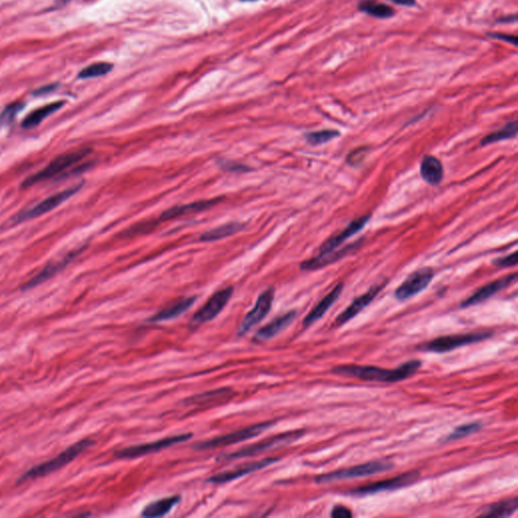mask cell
<instances>
[{
    "mask_svg": "<svg viewBox=\"0 0 518 518\" xmlns=\"http://www.w3.org/2000/svg\"><path fill=\"white\" fill-rule=\"evenodd\" d=\"M422 366L418 360H409L397 369L377 368L372 366H340L332 369V373L342 377H355L368 382L396 383L412 377Z\"/></svg>",
    "mask_w": 518,
    "mask_h": 518,
    "instance_id": "6da1fadb",
    "label": "cell"
},
{
    "mask_svg": "<svg viewBox=\"0 0 518 518\" xmlns=\"http://www.w3.org/2000/svg\"><path fill=\"white\" fill-rule=\"evenodd\" d=\"M94 444V440L86 438V439H82L81 442L72 444V446H69L67 450H65L64 452H62L57 457H54V459H50L46 463L40 464V465L32 468L27 473L21 475L19 483L34 480V479L47 476V475L52 474L55 470L61 469V468L70 464L71 462L74 461L82 452H84L86 448H90Z\"/></svg>",
    "mask_w": 518,
    "mask_h": 518,
    "instance_id": "7a4b0ae2",
    "label": "cell"
},
{
    "mask_svg": "<svg viewBox=\"0 0 518 518\" xmlns=\"http://www.w3.org/2000/svg\"><path fill=\"white\" fill-rule=\"evenodd\" d=\"M92 152L90 149H81V150L72 151V152L64 153V154L60 155V156L56 157L53 161L50 162L48 165L41 170V172H37L34 176H30L23 181L21 187L23 189H27V187H31L32 185H38V183H44V181L56 178V176H60L62 172H66L71 166L75 165V164L81 162L84 157L87 156L90 153Z\"/></svg>",
    "mask_w": 518,
    "mask_h": 518,
    "instance_id": "3957f363",
    "label": "cell"
},
{
    "mask_svg": "<svg viewBox=\"0 0 518 518\" xmlns=\"http://www.w3.org/2000/svg\"><path fill=\"white\" fill-rule=\"evenodd\" d=\"M393 467H394V465L388 461L370 462V463L355 466V467L349 468V469L335 470V472L320 475L315 479V482L317 484L322 485L338 482V481L362 478V477H370L388 472V470L393 469Z\"/></svg>",
    "mask_w": 518,
    "mask_h": 518,
    "instance_id": "277c9868",
    "label": "cell"
},
{
    "mask_svg": "<svg viewBox=\"0 0 518 518\" xmlns=\"http://www.w3.org/2000/svg\"><path fill=\"white\" fill-rule=\"evenodd\" d=\"M306 431H289V433H282V435H276L267 439L261 440V442H256V444L244 448L242 450H237V452L228 453V455H222L219 459H224V461H233V459H244V457H253V455H259V453L267 452V450H273L276 448H280V446H287L291 442H295L296 440L300 439Z\"/></svg>",
    "mask_w": 518,
    "mask_h": 518,
    "instance_id": "5b68a950",
    "label": "cell"
},
{
    "mask_svg": "<svg viewBox=\"0 0 518 518\" xmlns=\"http://www.w3.org/2000/svg\"><path fill=\"white\" fill-rule=\"evenodd\" d=\"M276 423L271 422V421L258 423V424L246 427V428L234 431V433H229V435H223V437L211 438L210 440L198 442V444L194 446V448L198 450H206L232 446V444H239V442H243L245 440L258 437V435L265 433V431H267V429L271 428Z\"/></svg>",
    "mask_w": 518,
    "mask_h": 518,
    "instance_id": "8992f818",
    "label": "cell"
},
{
    "mask_svg": "<svg viewBox=\"0 0 518 518\" xmlns=\"http://www.w3.org/2000/svg\"><path fill=\"white\" fill-rule=\"evenodd\" d=\"M489 332H476V333L453 334V335L442 336L431 342L422 345V351L429 353H444L455 351L459 347L467 346L474 343L481 342L491 338Z\"/></svg>",
    "mask_w": 518,
    "mask_h": 518,
    "instance_id": "52a82bcc",
    "label": "cell"
},
{
    "mask_svg": "<svg viewBox=\"0 0 518 518\" xmlns=\"http://www.w3.org/2000/svg\"><path fill=\"white\" fill-rule=\"evenodd\" d=\"M191 437H193L191 433H183V435L162 438V439L148 442V444L129 446V448L116 450L114 457L121 459H132L145 457V455H151V453H158L162 450H165V448H172L176 444H181V442H187V440L191 439Z\"/></svg>",
    "mask_w": 518,
    "mask_h": 518,
    "instance_id": "ba28073f",
    "label": "cell"
},
{
    "mask_svg": "<svg viewBox=\"0 0 518 518\" xmlns=\"http://www.w3.org/2000/svg\"><path fill=\"white\" fill-rule=\"evenodd\" d=\"M420 478V473L418 470H410L404 474L399 475L388 480L380 481L373 484L362 486L358 489L349 492V495L368 496L384 491H394V490L402 489L408 486L417 482Z\"/></svg>",
    "mask_w": 518,
    "mask_h": 518,
    "instance_id": "9c48e42d",
    "label": "cell"
},
{
    "mask_svg": "<svg viewBox=\"0 0 518 518\" xmlns=\"http://www.w3.org/2000/svg\"><path fill=\"white\" fill-rule=\"evenodd\" d=\"M233 291L234 288L228 287L214 293L207 303L194 315L191 325L198 327L215 319L226 307L229 300L232 297Z\"/></svg>",
    "mask_w": 518,
    "mask_h": 518,
    "instance_id": "30bf717a",
    "label": "cell"
},
{
    "mask_svg": "<svg viewBox=\"0 0 518 518\" xmlns=\"http://www.w3.org/2000/svg\"><path fill=\"white\" fill-rule=\"evenodd\" d=\"M275 299V290L273 288L267 289L259 295L256 300L253 309L244 317L242 322L239 326L237 335L239 338L245 335L254 326L260 323L265 317L269 315Z\"/></svg>",
    "mask_w": 518,
    "mask_h": 518,
    "instance_id": "8fae6325",
    "label": "cell"
},
{
    "mask_svg": "<svg viewBox=\"0 0 518 518\" xmlns=\"http://www.w3.org/2000/svg\"><path fill=\"white\" fill-rule=\"evenodd\" d=\"M81 185H74V187H70V189H65L61 193L53 194V196H49L46 200L43 202L39 203L36 206L32 207L29 210L21 211L17 214L16 218H14V222L19 223V222L27 221V220L34 219V218L40 217V216L44 215V214L48 213V211H53L54 209L57 208L58 206L64 203L65 200H68L71 196L76 194L77 191L82 187Z\"/></svg>",
    "mask_w": 518,
    "mask_h": 518,
    "instance_id": "7c38bea8",
    "label": "cell"
},
{
    "mask_svg": "<svg viewBox=\"0 0 518 518\" xmlns=\"http://www.w3.org/2000/svg\"><path fill=\"white\" fill-rule=\"evenodd\" d=\"M433 276H435V273H433V269H431V267H423V269L414 271L397 289L395 291V297L399 301H405V300L414 297L428 287Z\"/></svg>",
    "mask_w": 518,
    "mask_h": 518,
    "instance_id": "4fadbf2b",
    "label": "cell"
},
{
    "mask_svg": "<svg viewBox=\"0 0 518 518\" xmlns=\"http://www.w3.org/2000/svg\"><path fill=\"white\" fill-rule=\"evenodd\" d=\"M278 461H280V459H278V457H267V459H263L261 461L242 464V465L238 466L234 469L211 476L208 482L213 483V484H225V483L232 482L237 479L242 478L246 475L265 469V468L269 467V466L273 465Z\"/></svg>",
    "mask_w": 518,
    "mask_h": 518,
    "instance_id": "5bb4252c",
    "label": "cell"
},
{
    "mask_svg": "<svg viewBox=\"0 0 518 518\" xmlns=\"http://www.w3.org/2000/svg\"><path fill=\"white\" fill-rule=\"evenodd\" d=\"M517 276V273H513V275L505 276V278H499V280H494V282L486 284V286L479 289L478 291H475L468 299H466L461 304V307L469 308L487 301L488 299L496 295L498 291L503 290V289L506 288L509 284L515 282Z\"/></svg>",
    "mask_w": 518,
    "mask_h": 518,
    "instance_id": "9a60e30c",
    "label": "cell"
},
{
    "mask_svg": "<svg viewBox=\"0 0 518 518\" xmlns=\"http://www.w3.org/2000/svg\"><path fill=\"white\" fill-rule=\"evenodd\" d=\"M384 284H379V286L373 287L370 290L366 291L364 295L360 297L356 298L355 301L351 304L341 314L338 315V318L335 320L336 326H342L345 323L349 322L353 320L356 315L360 314L364 308L368 307L371 303L373 301L377 293L383 290Z\"/></svg>",
    "mask_w": 518,
    "mask_h": 518,
    "instance_id": "2e32d148",
    "label": "cell"
},
{
    "mask_svg": "<svg viewBox=\"0 0 518 518\" xmlns=\"http://www.w3.org/2000/svg\"><path fill=\"white\" fill-rule=\"evenodd\" d=\"M370 220V216H362V217L358 218V219L353 220L346 228L343 229L341 232L338 234L333 235L330 237L327 241H325L321 245L320 254H327L330 252L335 251L336 248L340 247L341 244L344 242L349 237L353 236L356 233L360 232L364 226L368 223Z\"/></svg>",
    "mask_w": 518,
    "mask_h": 518,
    "instance_id": "e0dca14e",
    "label": "cell"
},
{
    "mask_svg": "<svg viewBox=\"0 0 518 518\" xmlns=\"http://www.w3.org/2000/svg\"><path fill=\"white\" fill-rule=\"evenodd\" d=\"M222 200H223V198H216L213 200H200V202H194L191 204L172 207V208L164 211L157 222L169 221V220L178 219V218L183 217V216L208 210V209L213 208L214 206L221 203Z\"/></svg>",
    "mask_w": 518,
    "mask_h": 518,
    "instance_id": "ac0fdd59",
    "label": "cell"
},
{
    "mask_svg": "<svg viewBox=\"0 0 518 518\" xmlns=\"http://www.w3.org/2000/svg\"><path fill=\"white\" fill-rule=\"evenodd\" d=\"M296 317H297V312L296 311H290V312L286 313V314L276 317L273 321H271V322L263 326V327H261L258 330V333L254 335V341L256 342H263V341H267L276 338V335H278L280 332L287 329L293 322Z\"/></svg>",
    "mask_w": 518,
    "mask_h": 518,
    "instance_id": "d6986e66",
    "label": "cell"
},
{
    "mask_svg": "<svg viewBox=\"0 0 518 518\" xmlns=\"http://www.w3.org/2000/svg\"><path fill=\"white\" fill-rule=\"evenodd\" d=\"M342 290L343 284H338L333 290L330 291L327 296H325V297H324L323 299L310 311V313L306 316V318L304 319V327H310V326L313 325L316 321L320 320L324 315L327 313V311L334 305V303H335L336 301H338V298L340 297L341 293H342Z\"/></svg>",
    "mask_w": 518,
    "mask_h": 518,
    "instance_id": "ffe728a7",
    "label": "cell"
},
{
    "mask_svg": "<svg viewBox=\"0 0 518 518\" xmlns=\"http://www.w3.org/2000/svg\"><path fill=\"white\" fill-rule=\"evenodd\" d=\"M196 300V297L183 298V299L178 300L176 303L164 308L160 312L156 313L154 316L151 317L149 319V322L160 323L178 318L180 315L185 314L194 305Z\"/></svg>",
    "mask_w": 518,
    "mask_h": 518,
    "instance_id": "44dd1931",
    "label": "cell"
},
{
    "mask_svg": "<svg viewBox=\"0 0 518 518\" xmlns=\"http://www.w3.org/2000/svg\"><path fill=\"white\" fill-rule=\"evenodd\" d=\"M77 252H71V253L67 254L66 256L61 260L56 261V262L50 263L47 265L44 269L38 275L31 278L25 286L23 287V290H30V289L34 288V287L39 286V284H43V282L48 280L52 276L59 273L62 269H64L73 258L76 256Z\"/></svg>",
    "mask_w": 518,
    "mask_h": 518,
    "instance_id": "7402d4cb",
    "label": "cell"
},
{
    "mask_svg": "<svg viewBox=\"0 0 518 518\" xmlns=\"http://www.w3.org/2000/svg\"><path fill=\"white\" fill-rule=\"evenodd\" d=\"M420 174L427 183L431 185H437L444 178V166L437 157L426 155L421 162Z\"/></svg>",
    "mask_w": 518,
    "mask_h": 518,
    "instance_id": "603a6c76",
    "label": "cell"
},
{
    "mask_svg": "<svg viewBox=\"0 0 518 518\" xmlns=\"http://www.w3.org/2000/svg\"><path fill=\"white\" fill-rule=\"evenodd\" d=\"M180 501V496H170L149 503L143 509L142 517L147 518L163 517Z\"/></svg>",
    "mask_w": 518,
    "mask_h": 518,
    "instance_id": "cb8c5ba5",
    "label": "cell"
},
{
    "mask_svg": "<svg viewBox=\"0 0 518 518\" xmlns=\"http://www.w3.org/2000/svg\"><path fill=\"white\" fill-rule=\"evenodd\" d=\"M234 395V391L230 388H221L218 390L210 391V392L203 393V394L196 395L191 398L187 399L185 401L187 405L203 406L207 404H214V403H220L222 401L228 400L232 398Z\"/></svg>",
    "mask_w": 518,
    "mask_h": 518,
    "instance_id": "d4e9b609",
    "label": "cell"
},
{
    "mask_svg": "<svg viewBox=\"0 0 518 518\" xmlns=\"http://www.w3.org/2000/svg\"><path fill=\"white\" fill-rule=\"evenodd\" d=\"M64 103V101H55V103H49V105H44V107H39L36 111L28 114L27 118L21 123V127L23 129L36 128L45 118H48L49 116H51L55 112L59 111L63 107Z\"/></svg>",
    "mask_w": 518,
    "mask_h": 518,
    "instance_id": "484cf974",
    "label": "cell"
},
{
    "mask_svg": "<svg viewBox=\"0 0 518 518\" xmlns=\"http://www.w3.org/2000/svg\"><path fill=\"white\" fill-rule=\"evenodd\" d=\"M244 227H245V224L239 223V222L225 224V225L217 227V228L211 229L208 232L204 233L200 236V240L204 241V242L220 240V239L226 238V237L240 232L241 230H243Z\"/></svg>",
    "mask_w": 518,
    "mask_h": 518,
    "instance_id": "4316f807",
    "label": "cell"
},
{
    "mask_svg": "<svg viewBox=\"0 0 518 518\" xmlns=\"http://www.w3.org/2000/svg\"><path fill=\"white\" fill-rule=\"evenodd\" d=\"M517 499L504 500L486 507L481 513L480 517H509L517 512Z\"/></svg>",
    "mask_w": 518,
    "mask_h": 518,
    "instance_id": "83f0119b",
    "label": "cell"
},
{
    "mask_svg": "<svg viewBox=\"0 0 518 518\" xmlns=\"http://www.w3.org/2000/svg\"><path fill=\"white\" fill-rule=\"evenodd\" d=\"M358 10L364 14H370L373 17H379V19H388L395 14V10L392 8L375 0H362L358 3Z\"/></svg>",
    "mask_w": 518,
    "mask_h": 518,
    "instance_id": "f1b7e54d",
    "label": "cell"
},
{
    "mask_svg": "<svg viewBox=\"0 0 518 518\" xmlns=\"http://www.w3.org/2000/svg\"><path fill=\"white\" fill-rule=\"evenodd\" d=\"M517 135V121L508 123L504 128L498 130L490 135L486 136L481 140V145L487 146L490 144L496 143V142L503 141V140L512 139Z\"/></svg>",
    "mask_w": 518,
    "mask_h": 518,
    "instance_id": "f546056e",
    "label": "cell"
},
{
    "mask_svg": "<svg viewBox=\"0 0 518 518\" xmlns=\"http://www.w3.org/2000/svg\"><path fill=\"white\" fill-rule=\"evenodd\" d=\"M113 64L99 62V63L92 64L82 69L79 72V77L81 79H96V77L107 74L113 70Z\"/></svg>",
    "mask_w": 518,
    "mask_h": 518,
    "instance_id": "4dcf8cb0",
    "label": "cell"
},
{
    "mask_svg": "<svg viewBox=\"0 0 518 518\" xmlns=\"http://www.w3.org/2000/svg\"><path fill=\"white\" fill-rule=\"evenodd\" d=\"M340 132L335 130H321V131L311 132L305 135L306 140L311 145H321L335 139L340 136Z\"/></svg>",
    "mask_w": 518,
    "mask_h": 518,
    "instance_id": "1f68e13d",
    "label": "cell"
},
{
    "mask_svg": "<svg viewBox=\"0 0 518 518\" xmlns=\"http://www.w3.org/2000/svg\"><path fill=\"white\" fill-rule=\"evenodd\" d=\"M481 428H482V424L480 422L466 423V424L457 427L453 433H450L446 437V442H453V440L470 437V435L478 433Z\"/></svg>",
    "mask_w": 518,
    "mask_h": 518,
    "instance_id": "d6a6232c",
    "label": "cell"
},
{
    "mask_svg": "<svg viewBox=\"0 0 518 518\" xmlns=\"http://www.w3.org/2000/svg\"><path fill=\"white\" fill-rule=\"evenodd\" d=\"M23 107V103L17 101V103H10L0 114V127L10 126L14 123V118L17 114L21 111Z\"/></svg>",
    "mask_w": 518,
    "mask_h": 518,
    "instance_id": "836d02e7",
    "label": "cell"
},
{
    "mask_svg": "<svg viewBox=\"0 0 518 518\" xmlns=\"http://www.w3.org/2000/svg\"><path fill=\"white\" fill-rule=\"evenodd\" d=\"M369 149L366 147H360V148L355 149V151L351 153L347 156V162L351 165H358L360 162L364 161V157L368 154Z\"/></svg>",
    "mask_w": 518,
    "mask_h": 518,
    "instance_id": "e575fe53",
    "label": "cell"
},
{
    "mask_svg": "<svg viewBox=\"0 0 518 518\" xmlns=\"http://www.w3.org/2000/svg\"><path fill=\"white\" fill-rule=\"evenodd\" d=\"M493 265L500 267H515L517 265V253L515 252V253L509 254L504 258L496 259L493 261Z\"/></svg>",
    "mask_w": 518,
    "mask_h": 518,
    "instance_id": "d590c367",
    "label": "cell"
},
{
    "mask_svg": "<svg viewBox=\"0 0 518 518\" xmlns=\"http://www.w3.org/2000/svg\"><path fill=\"white\" fill-rule=\"evenodd\" d=\"M220 166H221L222 168H224V169L228 170V172H247L248 170L247 166L243 165V164L236 163V162L222 160L220 162Z\"/></svg>",
    "mask_w": 518,
    "mask_h": 518,
    "instance_id": "8d00e7d4",
    "label": "cell"
},
{
    "mask_svg": "<svg viewBox=\"0 0 518 518\" xmlns=\"http://www.w3.org/2000/svg\"><path fill=\"white\" fill-rule=\"evenodd\" d=\"M331 517L334 518H351L353 512L342 505H338L332 509Z\"/></svg>",
    "mask_w": 518,
    "mask_h": 518,
    "instance_id": "74e56055",
    "label": "cell"
},
{
    "mask_svg": "<svg viewBox=\"0 0 518 518\" xmlns=\"http://www.w3.org/2000/svg\"><path fill=\"white\" fill-rule=\"evenodd\" d=\"M490 37H492V38L498 39V40L505 41V42L511 43V44L515 45V46H517V36H511V34H490Z\"/></svg>",
    "mask_w": 518,
    "mask_h": 518,
    "instance_id": "f35d334b",
    "label": "cell"
},
{
    "mask_svg": "<svg viewBox=\"0 0 518 518\" xmlns=\"http://www.w3.org/2000/svg\"><path fill=\"white\" fill-rule=\"evenodd\" d=\"M57 86V84H50V85L44 86V87L39 88L34 92V96H43V94H50V92H54Z\"/></svg>",
    "mask_w": 518,
    "mask_h": 518,
    "instance_id": "ab89813d",
    "label": "cell"
},
{
    "mask_svg": "<svg viewBox=\"0 0 518 518\" xmlns=\"http://www.w3.org/2000/svg\"><path fill=\"white\" fill-rule=\"evenodd\" d=\"M390 1L394 2V3H397L399 4V6H415V0H390Z\"/></svg>",
    "mask_w": 518,
    "mask_h": 518,
    "instance_id": "60d3db41",
    "label": "cell"
},
{
    "mask_svg": "<svg viewBox=\"0 0 518 518\" xmlns=\"http://www.w3.org/2000/svg\"><path fill=\"white\" fill-rule=\"evenodd\" d=\"M517 19V14H515V16L507 17L506 19H500L499 21L500 23H515Z\"/></svg>",
    "mask_w": 518,
    "mask_h": 518,
    "instance_id": "b9f144b4",
    "label": "cell"
},
{
    "mask_svg": "<svg viewBox=\"0 0 518 518\" xmlns=\"http://www.w3.org/2000/svg\"><path fill=\"white\" fill-rule=\"evenodd\" d=\"M242 1H256V0H242Z\"/></svg>",
    "mask_w": 518,
    "mask_h": 518,
    "instance_id": "7bdbcfd3",
    "label": "cell"
}]
</instances>
